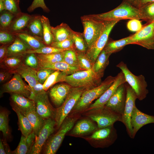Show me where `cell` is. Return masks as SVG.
I'll return each instance as SVG.
<instances>
[{
    "instance_id": "8992f818",
    "label": "cell",
    "mask_w": 154,
    "mask_h": 154,
    "mask_svg": "<svg viewBox=\"0 0 154 154\" xmlns=\"http://www.w3.org/2000/svg\"><path fill=\"white\" fill-rule=\"evenodd\" d=\"M82 114L95 122L98 128L114 125L116 122L121 121V115L105 105L84 112Z\"/></svg>"
},
{
    "instance_id": "ffe728a7",
    "label": "cell",
    "mask_w": 154,
    "mask_h": 154,
    "mask_svg": "<svg viewBox=\"0 0 154 154\" xmlns=\"http://www.w3.org/2000/svg\"><path fill=\"white\" fill-rule=\"evenodd\" d=\"M71 87L68 84H61L55 85L50 89L49 94L55 106L58 108L62 104Z\"/></svg>"
},
{
    "instance_id": "52a82bcc",
    "label": "cell",
    "mask_w": 154,
    "mask_h": 154,
    "mask_svg": "<svg viewBox=\"0 0 154 154\" xmlns=\"http://www.w3.org/2000/svg\"><path fill=\"white\" fill-rule=\"evenodd\" d=\"M84 88L71 87L62 104L56 109L54 119L59 129L65 119L69 115L83 92L87 90Z\"/></svg>"
},
{
    "instance_id": "c3c4849f",
    "label": "cell",
    "mask_w": 154,
    "mask_h": 154,
    "mask_svg": "<svg viewBox=\"0 0 154 154\" xmlns=\"http://www.w3.org/2000/svg\"><path fill=\"white\" fill-rule=\"evenodd\" d=\"M25 60V64L36 70L39 69V64L36 54L34 53L27 54Z\"/></svg>"
},
{
    "instance_id": "7a4b0ae2",
    "label": "cell",
    "mask_w": 154,
    "mask_h": 154,
    "mask_svg": "<svg viewBox=\"0 0 154 154\" xmlns=\"http://www.w3.org/2000/svg\"><path fill=\"white\" fill-rule=\"evenodd\" d=\"M115 77H108L101 84L93 88L85 91L69 115L82 113L92 102L99 98L113 84Z\"/></svg>"
},
{
    "instance_id": "9f6ffc18",
    "label": "cell",
    "mask_w": 154,
    "mask_h": 154,
    "mask_svg": "<svg viewBox=\"0 0 154 154\" xmlns=\"http://www.w3.org/2000/svg\"><path fill=\"white\" fill-rule=\"evenodd\" d=\"M8 45H1L0 47V62L7 56V48Z\"/></svg>"
},
{
    "instance_id": "30bf717a",
    "label": "cell",
    "mask_w": 154,
    "mask_h": 154,
    "mask_svg": "<svg viewBox=\"0 0 154 154\" xmlns=\"http://www.w3.org/2000/svg\"><path fill=\"white\" fill-rule=\"evenodd\" d=\"M81 19L83 27L82 33L88 48L100 35L105 21L97 20L90 15L81 17Z\"/></svg>"
},
{
    "instance_id": "44dd1931",
    "label": "cell",
    "mask_w": 154,
    "mask_h": 154,
    "mask_svg": "<svg viewBox=\"0 0 154 154\" xmlns=\"http://www.w3.org/2000/svg\"><path fill=\"white\" fill-rule=\"evenodd\" d=\"M10 99L12 107L17 108L23 114L35 108L34 101L21 94L11 93Z\"/></svg>"
},
{
    "instance_id": "7402d4cb",
    "label": "cell",
    "mask_w": 154,
    "mask_h": 154,
    "mask_svg": "<svg viewBox=\"0 0 154 154\" xmlns=\"http://www.w3.org/2000/svg\"><path fill=\"white\" fill-rule=\"evenodd\" d=\"M37 70L28 66L23 63L13 72L17 73L24 78L32 90L39 81L37 75Z\"/></svg>"
},
{
    "instance_id": "836d02e7",
    "label": "cell",
    "mask_w": 154,
    "mask_h": 154,
    "mask_svg": "<svg viewBox=\"0 0 154 154\" xmlns=\"http://www.w3.org/2000/svg\"><path fill=\"white\" fill-rule=\"evenodd\" d=\"M131 36L116 40L107 42L104 49L106 52L112 54L119 51L126 45H128Z\"/></svg>"
},
{
    "instance_id": "6f0895ef",
    "label": "cell",
    "mask_w": 154,
    "mask_h": 154,
    "mask_svg": "<svg viewBox=\"0 0 154 154\" xmlns=\"http://www.w3.org/2000/svg\"><path fill=\"white\" fill-rule=\"evenodd\" d=\"M0 154H6V153L5 151L4 145L2 142V141L1 140V139H0Z\"/></svg>"
},
{
    "instance_id": "cb8c5ba5",
    "label": "cell",
    "mask_w": 154,
    "mask_h": 154,
    "mask_svg": "<svg viewBox=\"0 0 154 154\" xmlns=\"http://www.w3.org/2000/svg\"><path fill=\"white\" fill-rule=\"evenodd\" d=\"M39 69L48 68L55 70H59L65 73L67 75L72 74L76 72L81 70L78 67L72 66L68 64L64 61L52 63L39 62Z\"/></svg>"
},
{
    "instance_id": "603a6c76",
    "label": "cell",
    "mask_w": 154,
    "mask_h": 154,
    "mask_svg": "<svg viewBox=\"0 0 154 154\" xmlns=\"http://www.w3.org/2000/svg\"><path fill=\"white\" fill-rule=\"evenodd\" d=\"M32 15L21 12L16 16L9 30L15 33L25 32Z\"/></svg>"
},
{
    "instance_id": "9c48e42d",
    "label": "cell",
    "mask_w": 154,
    "mask_h": 154,
    "mask_svg": "<svg viewBox=\"0 0 154 154\" xmlns=\"http://www.w3.org/2000/svg\"><path fill=\"white\" fill-rule=\"evenodd\" d=\"M119 21H105L100 35L92 45L87 48L85 54L93 64L108 42L111 31Z\"/></svg>"
},
{
    "instance_id": "4dcf8cb0",
    "label": "cell",
    "mask_w": 154,
    "mask_h": 154,
    "mask_svg": "<svg viewBox=\"0 0 154 154\" xmlns=\"http://www.w3.org/2000/svg\"><path fill=\"white\" fill-rule=\"evenodd\" d=\"M111 54L103 49L94 64L92 70L96 73L104 75L105 69L109 64V58Z\"/></svg>"
},
{
    "instance_id": "681fc988",
    "label": "cell",
    "mask_w": 154,
    "mask_h": 154,
    "mask_svg": "<svg viewBox=\"0 0 154 154\" xmlns=\"http://www.w3.org/2000/svg\"><path fill=\"white\" fill-rule=\"evenodd\" d=\"M55 71L48 68H40L37 70V75L39 82L43 84L50 75Z\"/></svg>"
},
{
    "instance_id": "8fae6325",
    "label": "cell",
    "mask_w": 154,
    "mask_h": 154,
    "mask_svg": "<svg viewBox=\"0 0 154 154\" xmlns=\"http://www.w3.org/2000/svg\"><path fill=\"white\" fill-rule=\"evenodd\" d=\"M133 44L148 49H154V21L150 22L131 35L128 45Z\"/></svg>"
},
{
    "instance_id": "7c38bea8",
    "label": "cell",
    "mask_w": 154,
    "mask_h": 154,
    "mask_svg": "<svg viewBox=\"0 0 154 154\" xmlns=\"http://www.w3.org/2000/svg\"><path fill=\"white\" fill-rule=\"evenodd\" d=\"M126 99L123 113L122 115V122L125 126L129 137L133 138V130L131 123V117L133 109L136 106L135 101L137 96L132 88L125 83Z\"/></svg>"
},
{
    "instance_id": "5bb4252c",
    "label": "cell",
    "mask_w": 154,
    "mask_h": 154,
    "mask_svg": "<svg viewBox=\"0 0 154 154\" xmlns=\"http://www.w3.org/2000/svg\"><path fill=\"white\" fill-rule=\"evenodd\" d=\"M55 125L56 123L54 119H45L38 134L35 136L34 143L29 154H39L40 153L46 140L54 132Z\"/></svg>"
},
{
    "instance_id": "f5cc1de1",
    "label": "cell",
    "mask_w": 154,
    "mask_h": 154,
    "mask_svg": "<svg viewBox=\"0 0 154 154\" xmlns=\"http://www.w3.org/2000/svg\"><path fill=\"white\" fill-rule=\"evenodd\" d=\"M13 73L9 70L1 68L0 71V82L1 84L6 83L13 76Z\"/></svg>"
},
{
    "instance_id": "9a60e30c",
    "label": "cell",
    "mask_w": 154,
    "mask_h": 154,
    "mask_svg": "<svg viewBox=\"0 0 154 154\" xmlns=\"http://www.w3.org/2000/svg\"><path fill=\"white\" fill-rule=\"evenodd\" d=\"M33 100L35 104V110L38 115L44 119H54L56 109L51 104L46 91L36 94Z\"/></svg>"
},
{
    "instance_id": "ab89813d",
    "label": "cell",
    "mask_w": 154,
    "mask_h": 154,
    "mask_svg": "<svg viewBox=\"0 0 154 154\" xmlns=\"http://www.w3.org/2000/svg\"><path fill=\"white\" fill-rule=\"evenodd\" d=\"M78 62L80 69L81 70H86L92 68L93 64L87 57L85 53L76 50Z\"/></svg>"
},
{
    "instance_id": "d590c367",
    "label": "cell",
    "mask_w": 154,
    "mask_h": 154,
    "mask_svg": "<svg viewBox=\"0 0 154 154\" xmlns=\"http://www.w3.org/2000/svg\"><path fill=\"white\" fill-rule=\"evenodd\" d=\"M63 52L47 54H36L39 62L52 63L64 61Z\"/></svg>"
},
{
    "instance_id": "7bdbcfd3",
    "label": "cell",
    "mask_w": 154,
    "mask_h": 154,
    "mask_svg": "<svg viewBox=\"0 0 154 154\" xmlns=\"http://www.w3.org/2000/svg\"><path fill=\"white\" fill-rule=\"evenodd\" d=\"M16 37L14 34L9 30H0V43L1 45L9 46L15 40Z\"/></svg>"
},
{
    "instance_id": "5b68a950",
    "label": "cell",
    "mask_w": 154,
    "mask_h": 154,
    "mask_svg": "<svg viewBox=\"0 0 154 154\" xmlns=\"http://www.w3.org/2000/svg\"><path fill=\"white\" fill-rule=\"evenodd\" d=\"M80 117L79 114L69 115L65 119L58 131L49 138L45 146L44 153H56L65 135L72 129Z\"/></svg>"
},
{
    "instance_id": "1f68e13d",
    "label": "cell",
    "mask_w": 154,
    "mask_h": 154,
    "mask_svg": "<svg viewBox=\"0 0 154 154\" xmlns=\"http://www.w3.org/2000/svg\"><path fill=\"white\" fill-rule=\"evenodd\" d=\"M29 50H30L29 47L20 39L16 37L13 42L7 47V56L26 54L25 52Z\"/></svg>"
},
{
    "instance_id": "e0dca14e",
    "label": "cell",
    "mask_w": 154,
    "mask_h": 154,
    "mask_svg": "<svg viewBox=\"0 0 154 154\" xmlns=\"http://www.w3.org/2000/svg\"><path fill=\"white\" fill-rule=\"evenodd\" d=\"M125 83L119 86L105 106L116 113L122 115L126 99Z\"/></svg>"
},
{
    "instance_id": "680465c9",
    "label": "cell",
    "mask_w": 154,
    "mask_h": 154,
    "mask_svg": "<svg viewBox=\"0 0 154 154\" xmlns=\"http://www.w3.org/2000/svg\"><path fill=\"white\" fill-rule=\"evenodd\" d=\"M5 10V0H0V13Z\"/></svg>"
},
{
    "instance_id": "4316f807",
    "label": "cell",
    "mask_w": 154,
    "mask_h": 154,
    "mask_svg": "<svg viewBox=\"0 0 154 154\" xmlns=\"http://www.w3.org/2000/svg\"><path fill=\"white\" fill-rule=\"evenodd\" d=\"M53 42H60L72 37V30L66 24L62 23L55 27L51 26Z\"/></svg>"
},
{
    "instance_id": "d6a6232c",
    "label": "cell",
    "mask_w": 154,
    "mask_h": 154,
    "mask_svg": "<svg viewBox=\"0 0 154 154\" xmlns=\"http://www.w3.org/2000/svg\"><path fill=\"white\" fill-rule=\"evenodd\" d=\"M41 21L42 26L43 42L46 46H50L53 42L54 38L49 20L48 18L42 15Z\"/></svg>"
},
{
    "instance_id": "277c9868",
    "label": "cell",
    "mask_w": 154,
    "mask_h": 154,
    "mask_svg": "<svg viewBox=\"0 0 154 154\" xmlns=\"http://www.w3.org/2000/svg\"><path fill=\"white\" fill-rule=\"evenodd\" d=\"M117 137V130L112 125L98 127L90 135L82 138L95 148H104L113 144Z\"/></svg>"
},
{
    "instance_id": "11a10c76",
    "label": "cell",
    "mask_w": 154,
    "mask_h": 154,
    "mask_svg": "<svg viewBox=\"0 0 154 154\" xmlns=\"http://www.w3.org/2000/svg\"><path fill=\"white\" fill-rule=\"evenodd\" d=\"M154 2V0H135L132 3L135 7L140 8L147 4Z\"/></svg>"
},
{
    "instance_id": "6da1fadb",
    "label": "cell",
    "mask_w": 154,
    "mask_h": 154,
    "mask_svg": "<svg viewBox=\"0 0 154 154\" xmlns=\"http://www.w3.org/2000/svg\"><path fill=\"white\" fill-rule=\"evenodd\" d=\"M90 15L97 20L104 21L133 19L145 20L140 8L126 2L109 11Z\"/></svg>"
},
{
    "instance_id": "e575fe53",
    "label": "cell",
    "mask_w": 154,
    "mask_h": 154,
    "mask_svg": "<svg viewBox=\"0 0 154 154\" xmlns=\"http://www.w3.org/2000/svg\"><path fill=\"white\" fill-rule=\"evenodd\" d=\"M65 73L59 70H55L51 74L43 84V89L47 91L55 84L59 82H64Z\"/></svg>"
},
{
    "instance_id": "4fadbf2b",
    "label": "cell",
    "mask_w": 154,
    "mask_h": 154,
    "mask_svg": "<svg viewBox=\"0 0 154 154\" xmlns=\"http://www.w3.org/2000/svg\"><path fill=\"white\" fill-rule=\"evenodd\" d=\"M5 93L20 94L29 98L31 90L29 85L23 81L21 76L17 73H15L12 78L2 86L0 96Z\"/></svg>"
},
{
    "instance_id": "db71d44e",
    "label": "cell",
    "mask_w": 154,
    "mask_h": 154,
    "mask_svg": "<svg viewBox=\"0 0 154 154\" xmlns=\"http://www.w3.org/2000/svg\"><path fill=\"white\" fill-rule=\"evenodd\" d=\"M44 90L43 89V84L39 82L37 83L31 90V93L29 98L33 100L35 96Z\"/></svg>"
},
{
    "instance_id": "8d00e7d4",
    "label": "cell",
    "mask_w": 154,
    "mask_h": 154,
    "mask_svg": "<svg viewBox=\"0 0 154 154\" xmlns=\"http://www.w3.org/2000/svg\"><path fill=\"white\" fill-rule=\"evenodd\" d=\"M72 37L76 50L79 52L86 53L87 47L83 33L72 30Z\"/></svg>"
},
{
    "instance_id": "3957f363",
    "label": "cell",
    "mask_w": 154,
    "mask_h": 154,
    "mask_svg": "<svg viewBox=\"0 0 154 154\" xmlns=\"http://www.w3.org/2000/svg\"><path fill=\"white\" fill-rule=\"evenodd\" d=\"M103 75L96 73L92 69L81 70L66 75L64 82L72 87L84 88L88 90L100 85Z\"/></svg>"
},
{
    "instance_id": "f1b7e54d",
    "label": "cell",
    "mask_w": 154,
    "mask_h": 154,
    "mask_svg": "<svg viewBox=\"0 0 154 154\" xmlns=\"http://www.w3.org/2000/svg\"><path fill=\"white\" fill-rule=\"evenodd\" d=\"M24 114L27 117L35 135H38L44 124L45 119L42 118L38 115L35 108L32 109Z\"/></svg>"
},
{
    "instance_id": "484cf974",
    "label": "cell",
    "mask_w": 154,
    "mask_h": 154,
    "mask_svg": "<svg viewBox=\"0 0 154 154\" xmlns=\"http://www.w3.org/2000/svg\"><path fill=\"white\" fill-rule=\"evenodd\" d=\"M14 34L27 45L30 50H37L46 46L42 40L27 32Z\"/></svg>"
},
{
    "instance_id": "ac0fdd59",
    "label": "cell",
    "mask_w": 154,
    "mask_h": 154,
    "mask_svg": "<svg viewBox=\"0 0 154 154\" xmlns=\"http://www.w3.org/2000/svg\"><path fill=\"white\" fill-rule=\"evenodd\" d=\"M86 117L78 121L68 132V135L75 137H81L88 135L95 131L98 127L96 123Z\"/></svg>"
},
{
    "instance_id": "d4e9b609",
    "label": "cell",
    "mask_w": 154,
    "mask_h": 154,
    "mask_svg": "<svg viewBox=\"0 0 154 154\" xmlns=\"http://www.w3.org/2000/svg\"><path fill=\"white\" fill-rule=\"evenodd\" d=\"M43 41L42 26L41 16L32 15L25 32Z\"/></svg>"
},
{
    "instance_id": "bcb514c9",
    "label": "cell",
    "mask_w": 154,
    "mask_h": 154,
    "mask_svg": "<svg viewBox=\"0 0 154 154\" xmlns=\"http://www.w3.org/2000/svg\"><path fill=\"white\" fill-rule=\"evenodd\" d=\"M50 46L64 49L76 50L72 37L60 42H53Z\"/></svg>"
},
{
    "instance_id": "83f0119b",
    "label": "cell",
    "mask_w": 154,
    "mask_h": 154,
    "mask_svg": "<svg viewBox=\"0 0 154 154\" xmlns=\"http://www.w3.org/2000/svg\"><path fill=\"white\" fill-rule=\"evenodd\" d=\"M25 54H19L7 57L0 62V68L6 69L13 72L23 63V58Z\"/></svg>"
},
{
    "instance_id": "60d3db41",
    "label": "cell",
    "mask_w": 154,
    "mask_h": 154,
    "mask_svg": "<svg viewBox=\"0 0 154 154\" xmlns=\"http://www.w3.org/2000/svg\"><path fill=\"white\" fill-rule=\"evenodd\" d=\"M8 112L5 110L1 111L0 112V131L6 138L9 134Z\"/></svg>"
},
{
    "instance_id": "f907efd6",
    "label": "cell",
    "mask_w": 154,
    "mask_h": 154,
    "mask_svg": "<svg viewBox=\"0 0 154 154\" xmlns=\"http://www.w3.org/2000/svg\"><path fill=\"white\" fill-rule=\"evenodd\" d=\"M38 7L41 8L44 12H48L50 11L49 9L45 5L44 0H33L27 10L29 12H31Z\"/></svg>"
},
{
    "instance_id": "f6af8a7d",
    "label": "cell",
    "mask_w": 154,
    "mask_h": 154,
    "mask_svg": "<svg viewBox=\"0 0 154 154\" xmlns=\"http://www.w3.org/2000/svg\"><path fill=\"white\" fill-rule=\"evenodd\" d=\"M19 2V0H5V10L16 16L21 12Z\"/></svg>"
},
{
    "instance_id": "91938a15",
    "label": "cell",
    "mask_w": 154,
    "mask_h": 154,
    "mask_svg": "<svg viewBox=\"0 0 154 154\" xmlns=\"http://www.w3.org/2000/svg\"><path fill=\"white\" fill-rule=\"evenodd\" d=\"M129 1L131 2V3H132L135 0H128Z\"/></svg>"
},
{
    "instance_id": "b9f144b4",
    "label": "cell",
    "mask_w": 154,
    "mask_h": 154,
    "mask_svg": "<svg viewBox=\"0 0 154 154\" xmlns=\"http://www.w3.org/2000/svg\"><path fill=\"white\" fill-rule=\"evenodd\" d=\"M140 8L145 21H154V2L146 4Z\"/></svg>"
},
{
    "instance_id": "d6986e66",
    "label": "cell",
    "mask_w": 154,
    "mask_h": 154,
    "mask_svg": "<svg viewBox=\"0 0 154 154\" xmlns=\"http://www.w3.org/2000/svg\"><path fill=\"white\" fill-rule=\"evenodd\" d=\"M151 123H154V116L142 112L135 106L133 109L131 119V123L133 130V138L141 127Z\"/></svg>"
},
{
    "instance_id": "7dc6e473",
    "label": "cell",
    "mask_w": 154,
    "mask_h": 154,
    "mask_svg": "<svg viewBox=\"0 0 154 154\" xmlns=\"http://www.w3.org/2000/svg\"><path fill=\"white\" fill-rule=\"evenodd\" d=\"M30 150L27 143L26 137L22 135L19 143L15 150L11 153L14 154H26L29 153Z\"/></svg>"
},
{
    "instance_id": "f35d334b",
    "label": "cell",
    "mask_w": 154,
    "mask_h": 154,
    "mask_svg": "<svg viewBox=\"0 0 154 154\" xmlns=\"http://www.w3.org/2000/svg\"><path fill=\"white\" fill-rule=\"evenodd\" d=\"M64 61L68 64L80 69L78 60L76 50H68L63 52Z\"/></svg>"
},
{
    "instance_id": "816d5d0a",
    "label": "cell",
    "mask_w": 154,
    "mask_h": 154,
    "mask_svg": "<svg viewBox=\"0 0 154 154\" xmlns=\"http://www.w3.org/2000/svg\"><path fill=\"white\" fill-rule=\"evenodd\" d=\"M128 29L132 32H136L140 31L143 27L140 21L137 19H130L127 23Z\"/></svg>"
},
{
    "instance_id": "74e56055",
    "label": "cell",
    "mask_w": 154,
    "mask_h": 154,
    "mask_svg": "<svg viewBox=\"0 0 154 154\" xmlns=\"http://www.w3.org/2000/svg\"><path fill=\"white\" fill-rule=\"evenodd\" d=\"M15 16L13 14L5 10L1 13L0 29L9 30Z\"/></svg>"
},
{
    "instance_id": "ee69618b",
    "label": "cell",
    "mask_w": 154,
    "mask_h": 154,
    "mask_svg": "<svg viewBox=\"0 0 154 154\" xmlns=\"http://www.w3.org/2000/svg\"><path fill=\"white\" fill-rule=\"evenodd\" d=\"M68 50L55 48L50 46H46L37 50H29L25 52V54L32 53L38 54H47L54 53L62 52Z\"/></svg>"
},
{
    "instance_id": "ba28073f",
    "label": "cell",
    "mask_w": 154,
    "mask_h": 154,
    "mask_svg": "<svg viewBox=\"0 0 154 154\" xmlns=\"http://www.w3.org/2000/svg\"><path fill=\"white\" fill-rule=\"evenodd\" d=\"M116 66L120 68L123 74L126 82L135 93L137 99L141 101L144 99L148 93L147 89V85L144 76L142 75L137 76L129 69L127 65L121 61Z\"/></svg>"
},
{
    "instance_id": "f546056e",
    "label": "cell",
    "mask_w": 154,
    "mask_h": 154,
    "mask_svg": "<svg viewBox=\"0 0 154 154\" xmlns=\"http://www.w3.org/2000/svg\"><path fill=\"white\" fill-rule=\"evenodd\" d=\"M13 110L16 113L18 119L19 128L22 135L27 136L33 131V129L27 116L17 108L12 107Z\"/></svg>"
},
{
    "instance_id": "2e32d148",
    "label": "cell",
    "mask_w": 154,
    "mask_h": 154,
    "mask_svg": "<svg viewBox=\"0 0 154 154\" xmlns=\"http://www.w3.org/2000/svg\"><path fill=\"white\" fill-rule=\"evenodd\" d=\"M126 82L123 74L121 70L116 76L112 85L94 103L91 104L84 112L105 106L119 86Z\"/></svg>"
}]
</instances>
